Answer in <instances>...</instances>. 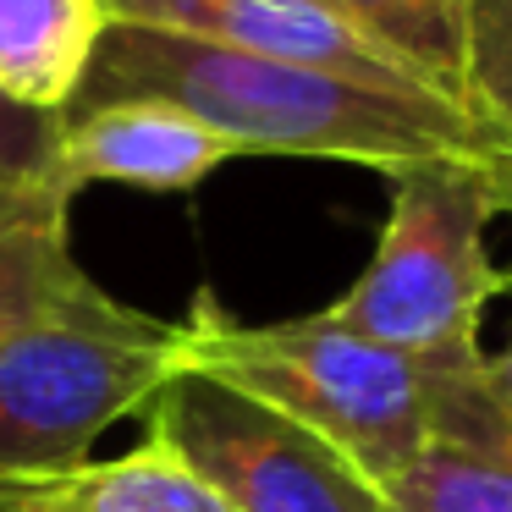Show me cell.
<instances>
[{"mask_svg":"<svg viewBox=\"0 0 512 512\" xmlns=\"http://www.w3.org/2000/svg\"><path fill=\"white\" fill-rule=\"evenodd\" d=\"M182 369V320H155L105 287L0 336V479H45L89 463L111 424L149 408Z\"/></svg>","mask_w":512,"mask_h":512,"instance_id":"obj_4","label":"cell"},{"mask_svg":"<svg viewBox=\"0 0 512 512\" xmlns=\"http://www.w3.org/2000/svg\"><path fill=\"white\" fill-rule=\"evenodd\" d=\"M512 276V270H507ZM485 375H490V391H496L501 402H507V413H512V336H507V347H501L496 358L485 353Z\"/></svg>","mask_w":512,"mask_h":512,"instance_id":"obj_15","label":"cell"},{"mask_svg":"<svg viewBox=\"0 0 512 512\" xmlns=\"http://www.w3.org/2000/svg\"><path fill=\"white\" fill-rule=\"evenodd\" d=\"M17 512H232L221 490L182 463L166 441L144 435L133 452L78 463L61 474L28 479Z\"/></svg>","mask_w":512,"mask_h":512,"instance_id":"obj_10","label":"cell"},{"mask_svg":"<svg viewBox=\"0 0 512 512\" xmlns=\"http://www.w3.org/2000/svg\"><path fill=\"white\" fill-rule=\"evenodd\" d=\"M111 100H166L232 138L243 155L347 160L386 177L430 160H479L512 171L474 127V116L441 94L369 89L353 78L248 56L149 23H105L83 89L67 111Z\"/></svg>","mask_w":512,"mask_h":512,"instance_id":"obj_1","label":"cell"},{"mask_svg":"<svg viewBox=\"0 0 512 512\" xmlns=\"http://www.w3.org/2000/svg\"><path fill=\"white\" fill-rule=\"evenodd\" d=\"M61 111H34V105L0 94V177H61Z\"/></svg>","mask_w":512,"mask_h":512,"instance_id":"obj_14","label":"cell"},{"mask_svg":"<svg viewBox=\"0 0 512 512\" xmlns=\"http://www.w3.org/2000/svg\"><path fill=\"white\" fill-rule=\"evenodd\" d=\"M243 149L193 122L166 100H111L61 111L56 171L72 193L89 182H122L144 193H188Z\"/></svg>","mask_w":512,"mask_h":512,"instance_id":"obj_8","label":"cell"},{"mask_svg":"<svg viewBox=\"0 0 512 512\" xmlns=\"http://www.w3.org/2000/svg\"><path fill=\"white\" fill-rule=\"evenodd\" d=\"M507 199L512 171L479 160L397 171L364 276L320 314L419 364L479 358L485 303L512 292V276L490 259V221L507 215Z\"/></svg>","mask_w":512,"mask_h":512,"instance_id":"obj_3","label":"cell"},{"mask_svg":"<svg viewBox=\"0 0 512 512\" xmlns=\"http://www.w3.org/2000/svg\"><path fill=\"white\" fill-rule=\"evenodd\" d=\"M144 435L199 468L232 512H386L380 485L331 441L199 369H177L149 397Z\"/></svg>","mask_w":512,"mask_h":512,"instance_id":"obj_5","label":"cell"},{"mask_svg":"<svg viewBox=\"0 0 512 512\" xmlns=\"http://www.w3.org/2000/svg\"><path fill=\"white\" fill-rule=\"evenodd\" d=\"M182 369L215 375L331 441L380 490L424 452L430 369L325 314L248 325L199 292L182 314Z\"/></svg>","mask_w":512,"mask_h":512,"instance_id":"obj_2","label":"cell"},{"mask_svg":"<svg viewBox=\"0 0 512 512\" xmlns=\"http://www.w3.org/2000/svg\"><path fill=\"white\" fill-rule=\"evenodd\" d=\"M463 111L512 166V0L463 6Z\"/></svg>","mask_w":512,"mask_h":512,"instance_id":"obj_13","label":"cell"},{"mask_svg":"<svg viewBox=\"0 0 512 512\" xmlns=\"http://www.w3.org/2000/svg\"><path fill=\"white\" fill-rule=\"evenodd\" d=\"M67 210L61 177H0V336L94 287L72 259Z\"/></svg>","mask_w":512,"mask_h":512,"instance_id":"obj_9","label":"cell"},{"mask_svg":"<svg viewBox=\"0 0 512 512\" xmlns=\"http://www.w3.org/2000/svg\"><path fill=\"white\" fill-rule=\"evenodd\" d=\"M100 34V0H0V94L34 111H67Z\"/></svg>","mask_w":512,"mask_h":512,"instance_id":"obj_11","label":"cell"},{"mask_svg":"<svg viewBox=\"0 0 512 512\" xmlns=\"http://www.w3.org/2000/svg\"><path fill=\"white\" fill-rule=\"evenodd\" d=\"M358 34L402 56L441 100L463 105V6L468 0H320Z\"/></svg>","mask_w":512,"mask_h":512,"instance_id":"obj_12","label":"cell"},{"mask_svg":"<svg viewBox=\"0 0 512 512\" xmlns=\"http://www.w3.org/2000/svg\"><path fill=\"white\" fill-rule=\"evenodd\" d=\"M430 369L424 452L380 496L386 512H512V413L490 391L485 353Z\"/></svg>","mask_w":512,"mask_h":512,"instance_id":"obj_7","label":"cell"},{"mask_svg":"<svg viewBox=\"0 0 512 512\" xmlns=\"http://www.w3.org/2000/svg\"><path fill=\"white\" fill-rule=\"evenodd\" d=\"M100 6L105 23H149L171 28V34L210 39V45L248 50V56L353 78L369 89L435 94L402 56L358 34L347 17L325 12L320 0H100Z\"/></svg>","mask_w":512,"mask_h":512,"instance_id":"obj_6","label":"cell"},{"mask_svg":"<svg viewBox=\"0 0 512 512\" xmlns=\"http://www.w3.org/2000/svg\"><path fill=\"white\" fill-rule=\"evenodd\" d=\"M507 215H512V199H507Z\"/></svg>","mask_w":512,"mask_h":512,"instance_id":"obj_16","label":"cell"}]
</instances>
